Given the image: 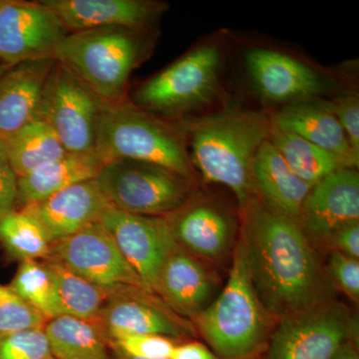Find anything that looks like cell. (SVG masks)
Instances as JSON below:
<instances>
[{"mask_svg":"<svg viewBox=\"0 0 359 359\" xmlns=\"http://www.w3.org/2000/svg\"><path fill=\"white\" fill-rule=\"evenodd\" d=\"M46 320L21 299L8 285L0 283V335L44 327Z\"/></svg>","mask_w":359,"mask_h":359,"instance_id":"4dcf8cb0","label":"cell"},{"mask_svg":"<svg viewBox=\"0 0 359 359\" xmlns=\"http://www.w3.org/2000/svg\"><path fill=\"white\" fill-rule=\"evenodd\" d=\"M111 208L95 180L71 186L48 199L20 210L34 219L50 244L100 221Z\"/></svg>","mask_w":359,"mask_h":359,"instance_id":"2e32d148","label":"cell"},{"mask_svg":"<svg viewBox=\"0 0 359 359\" xmlns=\"http://www.w3.org/2000/svg\"><path fill=\"white\" fill-rule=\"evenodd\" d=\"M245 65L257 91L273 102L311 100L327 87L313 68L278 51L252 49L245 56Z\"/></svg>","mask_w":359,"mask_h":359,"instance_id":"ac0fdd59","label":"cell"},{"mask_svg":"<svg viewBox=\"0 0 359 359\" xmlns=\"http://www.w3.org/2000/svg\"><path fill=\"white\" fill-rule=\"evenodd\" d=\"M18 176L7 156L6 145L0 139V216L15 210Z\"/></svg>","mask_w":359,"mask_h":359,"instance_id":"e575fe53","label":"cell"},{"mask_svg":"<svg viewBox=\"0 0 359 359\" xmlns=\"http://www.w3.org/2000/svg\"><path fill=\"white\" fill-rule=\"evenodd\" d=\"M110 348L144 359L171 358L179 341L154 334H127L107 340Z\"/></svg>","mask_w":359,"mask_h":359,"instance_id":"1f68e13d","label":"cell"},{"mask_svg":"<svg viewBox=\"0 0 359 359\" xmlns=\"http://www.w3.org/2000/svg\"><path fill=\"white\" fill-rule=\"evenodd\" d=\"M8 287L46 321L62 316L53 280L44 262H20Z\"/></svg>","mask_w":359,"mask_h":359,"instance_id":"f1b7e54d","label":"cell"},{"mask_svg":"<svg viewBox=\"0 0 359 359\" xmlns=\"http://www.w3.org/2000/svg\"><path fill=\"white\" fill-rule=\"evenodd\" d=\"M102 165L94 151L66 152L59 159L18 178L15 210L48 199L71 186L95 180Z\"/></svg>","mask_w":359,"mask_h":359,"instance_id":"7402d4cb","label":"cell"},{"mask_svg":"<svg viewBox=\"0 0 359 359\" xmlns=\"http://www.w3.org/2000/svg\"><path fill=\"white\" fill-rule=\"evenodd\" d=\"M42 262L50 273L62 316L94 323L107 301V292L57 261Z\"/></svg>","mask_w":359,"mask_h":359,"instance_id":"4316f807","label":"cell"},{"mask_svg":"<svg viewBox=\"0 0 359 359\" xmlns=\"http://www.w3.org/2000/svg\"><path fill=\"white\" fill-rule=\"evenodd\" d=\"M111 353H112L113 358L114 359H144V358H133V356H130L128 354L123 353L122 351H117V349L110 348ZM171 359V358H166Z\"/></svg>","mask_w":359,"mask_h":359,"instance_id":"f35d334b","label":"cell"},{"mask_svg":"<svg viewBox=\"0 0 359 359\" xmlns=\"http://www.w3.org/2000/svg\"><path fill=\"white\" fill-rule=\"evenodd\" d=\"M191 164L210 184L228 187L242 208L255 195L252 166L268 140L271 121L263 113L233 108L184 123Z\"/></svg>","mask_w":359,"mask_h":359,"instance_id":"7a4b0ae2","label":"cell"},{"mask_svg":"<svg viewBox=\"0 0 359 359\" xmlns=\"http://www.w3.org/2000/svg\"><path fill=\"white\" fill-rule=\"evenodd\" d=\"M346 134L353 158L359 162V102L355 96H346L325 102Z\"/></svg>","mask_w":359,"mask_h":359,"instance_id":"836d02e7","label":"cell"},{"mask_svg":"<svg viewBox=\"0 0 359 359\" xmlns=\"http://www.w3.org/2000/svg\"><path fill=\"white\" fill-rule=\"evenodd\" d=\"M4 142L18 178L59 159L66 153L53 129L39 118H34Z\"/></svg>","mask_w":359,"mask_h":359,"instance_id":"484cf974","label":"cell"},{"mask_svg":"<svg viewBox=\"0 0 359 359\" xmlns=\"http://www.w3.org/2000/svg\"><path fill=\"white\" fill-rule=\"evenodd\" d=\"M0 245L18 261H45L51 244L39 224L20 210L0 216Z\"/></svg>","mask_w":359,"mask_h":359,"instance_id":"83f0119b","label":"cell"},{"mask_svg":"<svg viewBox=\"0 0 359 359\" xmlns=\"http://www.w3.org/2000/svg\"><path fill=\"white\" fill-rule=\"evenodd\" d=\"M332 359H359L358 340H347Z\"/></svg>","mask_w":359,"mask_h":359,"instance_id":"74e56055","label":"cell"},{"mask_svg":"<svg viewBox=\"0 0 359 359\" xmlns=\"http://www.w3.org/2000/svg\"><path fill=\"white\" fill-rule=\"evenodd\" d=\"M111 207L140 216L166 217L196 193V182L151 163H103L95 179Z\"/></svg>","mask_w":359,"mask_h":359,"instance_id":"8992f818","label":"cell"},{"mask_svg":"<svg viewBox=\"0 0 359 359\" xmlns=\"http://www.w3.org/2000/svg\"><path fill=\"white\" fill-rule=\"evenodd\" d=\"M216 290L217 276L209 263L176 245L161 268L156 294L192 321L211 304Z\"/></svg>","mask_w":359,"mask_h":359,"instance_id":"e0dca14e","label":"cell"},{"mask_svg":"<svg viewBox=\"0 0 359 359\" xmlns=\"http://www.w3.org/2000/svg\"><path fill=\"white\" fill-rule=\"evenodd\" d=\"M44 332L55 359H114L102 332L90 321L60 316L47 320Z\"/></svg>","mask_w":359,"mask_h":359,"instance_id":"cb8c5ba5","label":"cell"},{"mask_svg":"<svg viewBox=\"0 0 359 359\" xmlns=\"http://www.w3.org/2000/svg\"><path fill=\"white\" fill-rule=\"evenodd\" d=\"M297 222L314 247H323L334 231L359 222L358 170L340 169L311 187Z\"/></svg>","mask_w":359,"mask_h":359,"instance_id":"9a60e30c","label":"cell"},{"mask_svg":"<svg viewBox=\"0 0 359 359\" xmlns=\"http://www.w3.org/2000/svg\"><path fill=\"white\" fill-rule=\"evenodd\" d=\"M257 358V356H256ZM256 358H240L255 359ZM171 359H226L222 358L212 353L205 344L196 340H185L175 346Z\"/></svg>","mask_w":359,"mask_h":359,"instance_id":"8d00e7d4","label":"cell"},{"mask_svg":"<svg viewBox=\"0 0 359 359\" xmlns=\"http://www.w3.org/2000/svg\"><path fill=\"white\" fill-rule=\"evenodd\" d=\"M269 141L292 172L311 187L340 169L353 168L346 158L313 145L297 135L276 128L273 124Z\"/></svg>","mask_w":359,"mask_h":359,"instance_id":"d4e9b609","label":"cell"},{"mask_svg":"<svg viewBox=\"0 0 359 359\" xmlns=\"http://www.w3.org/2000/svg\"><path fill=\"white\" fill-rule=\"evenodd\" d=\"M103 103L68 68L56 60L35 118L53 129L66 152L94 151Z\"/></svg>","mask_w":359,"mask_h":359,"instance_id":"9c48e42d","label":"cell"},{"mask_svg":"<svg viewBox=\"0 0 359 359\" xmlns=\"http://www.w3.org/2000/svg\"><path fill=\"white\" fill-rule=\"evenodd\" d=\"M164 218L176 244L207 263L223 261L235 247L237 222L233 215L196 193Z\"/></svg>","mask_w":359,"mask_h":359,"instance_id":"5bb4252c","label":"cell"},{"mask_svg":"<svg viewBox=\"0 0 359 359\" xmlns=\"http://www.w3.org/2000/svg\"><path fill=\"white\" fill-rule=\"evenodd\" d=\"M255 195L266 207L297 221L311 186L295 175L275 146L266 140L252 166Z\"/></svg>","mask_w":359,"mask_h":359,"instance_id":"44dd1931","label":"cell"},{"mask_svg":"<svg viewBox=\"0 0 359 359\" xmlns=\"http://www.w3.org/2000/svg\"><path fill=\"white\" fill-rule=\"evenodd\" d=\"M271 124L311 142L313 145L346 158L351 166L358 167L346 134L325 102L313 100L289 104L271 119Z\"/></svg>","mask_w":359,"mask_h":359,"instance_id":"603a6c76","label":"cell"},{"mask_svg":"<svg viewBox=\"0 0 359 359\" xmlns=\"http://www.w3.org/2000/svg\"><path fill=\"white\" fill-rule=\"evenodd\" d=\"M69 32L43 2L0 0V63L14 65L54 57Z\"/></svg>","mask_w":359,"mask_h":359,"instance_id":"8fae6325","label":"cell"},{"mask_svg":"<svg viewBox=\"0 0 359 359\" xmlns=\"http://www.w3.org/2000/svg\"><path fill=\"white\" fill-rule=\"evenodd\" d=\"M183 134L134 103L104 104L94 152L101 162L140 161L167 168L196 182Z\"/></svg>","mask_w":359,"mask_h":359,"instance_id":"5b68a950","label":"cell"},{"mask_svg":"<svg viewBox=\"0 0 359 359\" xmlns=\"http://www.w3.org/2000/svg\"><path fill=\"white\" fill-rule=\"evenodd\" d=\"M240 209V238L252 283L276 320L334 301L323 264L299 222L269 209L257 196Z\"/></svg>","mask_w":359,"mask_h":359,"instance_id":"6da1fadb","label":"cell"},{"mask_svg":"<svg viewBox=\"0 0 359 359\" xmlns=\"http://www.w3.org/2000/svg\"><path fill=\"white\" fill-rule=\"evenodd\" d=\"M72 32L100 27L146 29L167 9L151 0H41Z\"/></svg>","mask_w":359,"mask_h":359,"instance_id":"d6986e66","label":"cell"},{"mask_svg":"<svg viewBox=\"0 0 359 359\" xmlns=\"http://www.w3.org/2000/svg\"><path fill=\"white\" fill-rule=\"evenodd\" d=\"M0 359H55L44 327L0 335Z\"/></svg>","mask_w":359,"mask_h":359,"instance_id":"f546056e","label":"cell"},{"mask_svg":"<svg viewBox=\"0 0 359 359\" xmlns=\"http://www.w3.org/2000/svg\"><path fill=\"white\" fill-rule=\"evenodd\" d=\"M334 290H340L354 304L359 302V261L339 252H330L323 264Z\"/></svg>","mask_w":359,"mask_h":359,"instance_id":"d6a6232c","label":"cell"},{"mask_svg":"<svg viewBox=\"0 0 359 359\" xmlns=\"http://www.w3.org/2000/svg\"><path fill=\"white\" fill-rule=\"evenodd\" d=\"M358 325L344 304L334 301L276 320L262 353L255 359H332Z\"/></svg>","mask_w":359,"mask_h":359,"instance_id":"ba28073f","label":"cell"},{"mask_svg":"<svg viewBox=\"0 0 359 359\" xmlns=\"http://www.w3.org/2000/svg\"><path fill=\"white\" fill-rule=\"evenodd\" d=\"M6 68L4 67V66L2 65L1 63H0V75H1L2 73H4V71H6Z\"/></svg>","mask_w":359,"mask_h":359,"instance_id":"ab89813d","label":"cell"},{"mask_svg":"<svg viewBox=\"0 0 359 359\" xmlns=\"http://www.w3.org/2000/svg\"><path fill=\"white\" fill-rule=\"evenodd\" d=\"M325 249L359 259V222L344 226L327 238Z\"/></svg>","mask_w":359,"mask_h":359,"instance_id":"d590c367","label":"cell"},{"mask_svg":"<svg viewBox=\"0 0 359 359\" xmlns=\"http://www.w3.org/2000/svg\"><path fill=\"white\" fill-rule=\"evenodd\" d=\"M100 223L145 289L157 295L161 268L177 245L166 219L129 214L111 207Z\"/></svg>","mask_w":359,"mask_h":359,"instance_id":"4fadbf2b","label":"cell"},{"mask_svg":"<svg viewBox=\"0 0 359 359\" xmlns=\"http://www.w3.org/2000/svg\"><path fill=\"white\" fill-rule=\"evenodd\" d=\"M221 62L218 47L201 46L142 85L133 103L169 117L199 109L218 94Z\"/></svg>","mask_w":359,"mask_h":359,"instance_id":"52a82bcc","label":"cell"},{"mask_svg":"<svg viewBox=\"0 0 359 359\" xmlns=\"http://www.w3.org/2000/svg\"><path fill=\"white\" fill-rule=\"evenodd\" d=\"M48 259L65 264L108 297L129 287L146 290L100 221L51 244Z\"/></svg>","mask_w":359,"mask_h":359,"instance_id":"30bf717a","label":"cell"},{"mask_svg":"<svg viewBox=\"0 0 359 359\" xmlns=\"http://www.w3.org/2000/svg\"><path fill=\"white\" fill-rule=\"evenodd\" d=\"M94 325L107 340L127 334H154L185 341L197 334L192 321L172 311L158 295L129 287L109 295Z\"/></svg>","mask_w":359,"mask_h":359,"instance_id":"7c38bea8","label":"cell"},{"mask_svg":"<svg viewBox=\"0 0 359 359\" xmlns=\"http://www.w3.org/2000/svg\"><path fill=\"white\" fill-rule=\"evenodd\" d=\"M54 57L25 61L0 75V139L11 135L34 119Z\"/></svg>","mask_w":359,"mask_h":359,"instance_id":"ffe728a7","label":"cell"},{"mask_svg":"<svg viewBox=\"0 0 359 359\" xmlns=\"http://www.w3.org/2000/svg\"><path fill=\"white\" fill-rule=\"evenodd\" d=\"M146 29L100 27L66 35L54 58L104 104L124 100L132 71L148 53Z\"/></svg>","mask_w":359,"mask_h":359,"instance_id":"277c9868","label":"cell"},{"mask_svg":"<svg viewBox=\"0 0 359 359\" xmlns=\"http://www.w3.org/2000/svg\"><path fill=\"white\" fill-rule=\"evenodd\" d=\"M276 321L259 302L247 250L238 238L228 283L218 297L192 320L196 332L219 358H256L266 346Z\"/></svg>","mask_w":359,"mask_h":359,"instance_id":"3957f363","label":"cell"}]
</instances>
